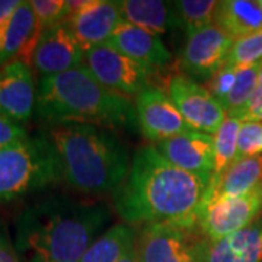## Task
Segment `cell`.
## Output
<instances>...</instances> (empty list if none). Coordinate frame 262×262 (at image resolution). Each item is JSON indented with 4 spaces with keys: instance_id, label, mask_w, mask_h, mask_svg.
<instances>
[{
    "instance_id": "6da1fadb",
    "label": "cell",
    "mask_w": 262,
    "mask_h": 262,
    "mask_svg": "<svg viewBox=\"0 0 262 262\" xmlns=\"http://www.w3.org/2000/svg\"><path fill=\"white\" fill-rule=\"evenodd\" d=\"M208 185L146 146L136 151L127 178L113 194L114 207L127 225H198Z\"/></svg>"
},
{
    "instance_id": "7a4b0ae2",
    "label": "cell",
    "mask_w": 262,
    "mask_h": 262,
    "mask_svg": "<svg viewBox=\"0 0 262 262\" xmlns=\"http://www.w3.org/2000/svg\"><path fill=\"white\" fill-rule=\"evenodd\" d=\"M110 220L105 203L48 195L19 214L13 244L22 262H79Z\"/></svg>"
},
{
    "instance_id": "3957f363",
    "label": "cell",
    "mask_w": 262,
    "mask_h": 262,
    "mask_svg": "<svg viewBox=\"0 0 262 262\" xmlns=\"http://www.w3.org/2000/svg\"><path fill=\"white\" fill-rule=\"evenodd\" d=\"M46 136L56 150L61 179L83 195L114 194L130 172V153L113 131L92 124L47 127Z\"/></svg>"
},
{
    "instance_id": "277c9868",
    "label": "cell",
    "mask_w": 262,
    "mask_h": 262,
    "mask_svg": "<svg viewBox=\"0 0 262 262\" xmlns=\"http://www.w3.org/2000/svg\"><path fill=\"white\" fill-rule=\"evenodd\" d=\"M35 114L46 128L70 122L108 130L139 127L134 103L102 86L84 66L41 77Z\"/></svg>"
},
{
    "instance_id": "5b68a950",
    "label": "cell",
    "mask_w": 262,
    "mask_h": 262,
    "mask_svg": "<svg viewBox=\"0 0 262 262\" xmlns=\"http://www.w3.org/2000/svg\"><path fill=\"white\" fill-rule=\"evenodd\" d=\"M63 182L58 158L46 133L0 150V203Z\"/></svg>"
},
{
    "instance_id": "8992f818",
    "label": "cell",
    "mask_w": 262,
    "mask_h": 262,
    "mask_svg": "<svg viewBox=\"0 0 262 262\" xmlns=\"http://www.w3.org/2000/svg\"><path fill=\"white\" fill-rule=\"evenodd\" d=\"M211 242L198 225H144L136 248L140 262H207Z\"/></svg>"
},
{
    "instance_id": "52a82bcc",
    "label": "cell",
    "mask_w": 262,
    "mask_h": 262,
    "mask_svg": "<svg viewBox=\"0 0 262 262\" xmlns=\"http://www.w3.org/2000/svg\"><path fill=\"white\" fill-rule=\"evenodd\" d=\"M262 207V188L241 196H204L198 226L213 244L252 225Z\"/></svg>"
},
{
    "instance_id": "ba28073f",
    "label": "cell",
    "mask_w": 262,
    "mask_h": 262,
    "mask_svg": "<svg viewBox=\"0 0 262 262\" xmlns=\"http://www.w3.org/2000/svg\"><path fill=\"white\" fill-rule=\"evenodd\" d=\"M83 66L102 86L125 98L143 92L155 75L108 44L89 48L84 53Z\"/></svg>"
},
{
    "instance_id": "9c48e42d",
    "label": "cell",
    "mask_w": 262,
    "mask_h": 262,
    "mask_svg": "<svg viewBox=\"0 0 262 262\" xmlns=\"http://www.w3.org/2000/svg\"><path fill=\"white\" fill-rule=\"evenodd\" d=\"M166 94L175 103L185 121L195 130L214 134L227 118L222 103L208 88L185 73H175L168 80Z\"/></svg>"
},
{
    "instance_id": "30bf717a",
    "label": "cell",
    "mask_w": 262,
    "mask_h": 262,
    "mask_svg": "<svg viewBox=\"0 0 262 262\" xmlns=\"http://www.w3.org/2000/svg\"><path fill=\"white\" fill-rule=\"evenodd\" d=\"M233 42L214 24L191 31L181 54V69L196 82H208L226 64Z\"/></svg>"
},
{
    "instance_id": "8fae6325",
    "label": "cell",
    "mask_w": 262,
    "mask_h": 262,
    "mask_svg": "<svg viewBox=\"0 0 262 262\" xmlns=\"http://www.w3.org/2000/svg\"><path fill=\"white\" fill-rule=\"evenodd\" d=\"M134 106L141 134L156 144L192 128L169 95L155 84L147 86L136 96Z\"/></svg>"
},
{
    "instance_id": "7c38bea8",
    "label": "cell",
    "mask_w": 262,
    "mask_h": 262,
    "mask_svg": "<svg viewBox=\"0 0 262 262\" xmlns=\"http://www.w3.org/2000/svg\"><path fill=\"white\" fill-rule=\"evenodd\" d=\"M156 149L172 165L195 175L207 184L214 177V137L204 131L189 128L170 139L159 141Z\"/></svg>"
},
{
    "instance_id": "4fadbf2b",
    "label": "cell",
    "mask_w": 262,
    "mask_h": 262,
    "mask_svg": "<svg viewBox=\"0 0 262 262\" xmlns=\"http://www.w3.org/2000/svg\"><path fill=\"white\" fill-rule=\"evenodd\" d=\"M84 53L67 22L63 20L42 31L32 58V69L41 77L60 75L83 66Z\"/></svg>"
},
{
    "instance_id": "5bb4252c",
    "label": "cell",
    "mask_w": 262,
    "mask_h": 262,
    "mask_svg": "<svg viewBox=\"0 0 262 262\" xmlns=\"http://www.w3.org/2000/svg\"><path fill=\"white\" fill-rule=\"evenodd\" d=\"M66 22L79 44L88 51L89 48L106 44L124 18L120 2L86 0L83 8L69 16Z\"/></svg>"
},
{
    "instance_id": "9a60e30c",
    "label": "cell",
    "mask_w": 262,
    "mask_h": 262,
    "mask_svg": "<svg viewBox=\"0 0 262 262\" xmlns=\"http://www.w3.org/2000/svg\"><path fill=\"white\" fill-rule=\"evenodd\" d=\"M38 89L32 67L13 60L0 67V114L24 124L35 113Z\"/></svg>"
},
{
    "instance_id": "2e32d148",
    "label": "cell",
    "mask_w": 262,
    "mask_h": 262,
    "mask_svg": "<svg viewBox=\"0 0 262 262\" xmlns=\"http://www.w3.org/2000/svg\"><path fill=\"white\" fill-rule=\"evenodd\" d=\"M133 61L146 67L151 73L165 69L172 60V54L158 34L122 22L106 42Z\"/></svg>"
},
{
    "instance_id": "e0dca14e",
    "label": "cell",
    "mask_w": 262,
    "mask_h": 262,
    "mask_svg": "<svg viewBox=\"0 0 262 262\" xmlns=\"http://www.w3.org/2000/svg\"><path fill=\"white\" fill-rule=\"evenodd\" d=\"M42 28L29 2H20L18 9L5 24L2 66L18 60L32 67V58Z\"/></svg>"
},
{
    "instance_id": "ac0fdd59",
    "label": "cell",
    "mask_w": 262,
    "mask_h": 262,
    "mask_svg": "<svg viewBox=\"0 0 262 262\" xmlns=\"http://www.w3.org/2000/svg\"><path fill=\"white\" fill-rule=\"evenodd\" d=\"M262 188V155L234 160L220 177L210 181L206 196H241Z\"/></svg>"
},
{
    "instance_id": "d6986e66",
    "label": "cell",
    "mask_w": 262,
    "mask_h": 262,
    "mask_svg": "<svg viewBox=\"0 0 262 262\" xmlns=\"http://www.w3.org/2000/svg\"><path fill=\"white\" fill-rule=\"evenodd\" d=\"M207 262H262V220L210 245Z\"/></svg>"
},
{
    "instance_id": "ffe728a7",
    "label": "cell",
    "mask_w": 262,
    "mask_h": 262,
    "mask_svg": "<svg viewBox=\"0 0 262 262\" xmlns=\"http://www.w3.org/2000/svg\"><path fill=\"white\" fill-rule=\"evenodd\" d=\"M124 22L150 31L165 34L169 29L181 27L173 2L162 0H124L120 2Z\"/></svg>"
},
{
    "instance_id": "44dd1931",
    "label": "cell",
    "mask_w": 262,
    "mask_h": 262,
    "mask_svg": "<svg viewBox=\"0 0 262 262\" xmlns=\"http://www.w3.org/2000/svg\"><path fill=\"white\" fill-rule=\"evenodd\" d=\"M213 24L223 29L227 35L239 39L262 31L261 2L225 0L219 2Z\"/></svg>"
},
{
    "instance_id": "7402d4cb",
    "label": "cell",
    "mask_w": 262,
    "mask_h": 262,
    "mask_svg": "<svg viewBox=\"0 0 262 262\" xmlns=\"http://www.w3.org/2000/svg\"><path fill=\"white\" fill-rule=\"evenodd\" d=\"M136 242L133 226L114 225L89 246L79 262H120Z\"/></svg>"
},
{
    "instance_id": "603a6c76",
    "label": "cell",
    "mask_w": 262,
    "mask_h": 262,
    "mask_svg": "<svg viewBox=\"0 0 262 262\" xmlns=\"http://www.w3.org/2000/svg\"><path fill=\"white\" fill-rule=\"evenodd\" d=\"M259 69H261V64L244 67L237 70L233 88L223 103L227 117L244 120L249 102L252 99L253 92L256 89V84H258Z\"/></svg>"
},
{
    "instance_id": "cb8c5ba5",
    "label": "cell",
    "mask_w": 262,
    "mask_h": 262,
    "mask_svg": "<svg viewBox=\"0 0 262 262\" xmlns=\"http://www.w3.org/2000/svg\"><path fill=\"white\" fill-rule=\"evenodd\" d=\"M241 125H242V120L227 117L225 122L220 125V128L213 134L215 150V169L213 178L220 177L236 160Z\"/></svg>"
},
{
    "instance_id": "d4e9b609",
    "label": "cell",
    "mask_w": 262,
    "mask_h": 262,
    "mask_svg": "<svg viewBox=\"0 0 262 262\" xmlns=\"http://www.w3.org/2000/svg\"><path fill=\"white\" fill-rule=\"evenodd\" d=\"M217 3L219 2H214V0H179V2H173L177 16L179 19V25L184 27L188 34L191 31H195V29L213 24Z\"/></svg>"
},
{
    "instance_id": "484cf974",
    "label": "cell",
    "mask_w": 262,
    "mask_h": 262,
    "mask_svg": "<svg viewBox=\"0 0 262 262\" xmlns=\"http://www.w3.org/2000/svg\"><path fill=\"white\" fill-rule=\"evenodd\" d=\"M262 63V31L234 39L232 50L229 53L226 64L244 69Z\"/></svg>"
},
{
    "instance_id": "4316f807",
    "label": "cell",
    "mask_w": 262,
    "mask_h": 262,
    "mask_svg": "<svg viewBox=\"0 0 262 262\" xmlns=\"http://www.w3.org/2000/svg\"><path fill=\"white\" fill-rule=\"evenodd\" d=\"M259 155H262V122L256 120H242L236 160Z\"/></svg>"
},
{
    "instance_id": "83f0119b",
    "label": "cell",
    "mask_w": 262,
    "mask_h": 262,
    "mask_svg": "<svg viewBox=\"0 0 262 262\" xmlns=\"http://www.w3.org/2000/svg\"><path fill=\"white\" fill-rule=\"evenodd\" d=\"M29 3L42 31L67 18L66 0H32Z\"/></svg>"
},
{
    "instance_id": "f1b7e54d",
    "label": "cell",
    "mask_w": 262,
    "mask_h": 262,
    "mask_svg": "<svg viewBox=\"0 0 262 262\" xmlns=\"http://www.w3.org/2000/svg\"><path fill=\"white\" fill-rule=\"evenodd\" d=\"M237 70H239V69H236V67L225 64L214 76H213V77H211V79H210V80H208V82H207V84H208V91L213 94V96H214L219 102L222 103V106H223L226 98L229 96L232 88H233L234 80H236V75H237Z\"/></svg>"
},
{
    "instance_id": "f546056e",
    "label": "cell",
    "mask_w": 262,
    "mask_h": 262,
    "mask_svg": "<svg viewBox=\"0 0 262 262\" xmlns=\"http://www.w3.org/2000/svg\"><path fill=\"white\" fill-rule=\"evenodd\" d=\"M28 137V131L24 127V124H19L0 114V150L16 144Z\"/></svg>"
},
{
    "instance_id": "4dcf8cb0",
    "label": "cell",
    "mask_w": 262,
    "mask_h": 262,
    "mask_svg": "<svg viewBox=\"0 0 262 262\" xmlns=\"http://www.w3.org/2000/svg\"><path fill=\"white\" fill-rule=\"evenodd\" d=\"M0 262H22L5 223L0 220Z\"/></svg>"
},
{
    "instance_id": "1f68e13d",
    "label": "cell",
    "mask_w": 262,
    "mask_h": 262,
    "mask_svg": "<svg viewBox=\"0 0 262 262\" xmlns=\"http://www.w3.org/2000/svg\"><path fill=\"white\" fill-rule=\"evenodd\" d=\"M244 120H256L262 122V63L259 76H258V84H256V89L253 92L252 99L249 102Z\"/></svg>"
},
{
    "instance_id": "d6a6232c",
    "label": "cell",
    "mask_w": 262,
    "mask_h": 262,
    "mask_svg": "<svg viewBox=\"0 0 262 262\" xmlns=\"http://www.w3.org/2000/svg\"><path fill=\"white\" fill-rule=\"evenodd\" d=\"M20 5L19 0H0V25H5Z\"/></svg>"
},
{
    "instance_id": "836d02e7",
    "label": "cell",
    "mask_w": 262,
    "mask_h": 262,
    "mask_svg": "<svg viewBox=\"0 0 262 262\" xmlns=\"http://www.w3.org/2000/svg\"><path fill=\"white\" fill-rule=\"evenodd\" d=\"M120 262H140V258H139V252H137L136 245L131 248L128 252L125 253V256H124Z\"/></svg>"
},
{
    "instance_id": "e575fe53",
    "label": "cell",
    "mask_w": 262,
    "mask_h": 262,
    "mask_svg": "<svg viewBox=\"0 0 262 262\" xmlns=\"http://www.w3.org/2000/svg\"><path fill=\"white\" fill-rule=\"evenodd\" d=\"M3 34H5V25H0V67H2V54H3Z\"/></svg>"
},
{
    "instance_id": "d590c367",
    "label": "cell",
    "mask_w": 262,
    "mask_h": 262,
    "mask_svg": "<svg viewBox=\"0 0 262 262\" xmlns=\"http://www.w3.org/2000/svg\"><path fill=\"white\" fill-rule=\"evenodd\" d=\"M261 6H262V0H261Z\"/></svg>"
}]
</instances>
